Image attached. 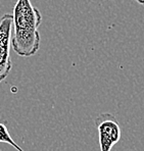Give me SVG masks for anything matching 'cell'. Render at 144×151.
<instances>
[{"label": "cell", "instance_id": "7a4b0ae2", "mask_svg": "<svg viewBox=\"0 0 144 151\" xmlns=\"http://www.w3.org/2000/svg\"><path fill=\"white\" fill-rule=\"evenodd\" d=\"M100 151H110L121 139V127L112 113H101L95 119Z\"/></svg>", "mask_w": 144, "mask_h": 151}, {"label": "cell", "instance_id": "5b68a950", "mask_svg": "<svg viewBox=\"0 0 144 151\" xmlns=\"http://www.w3.org/2000/svg\"><path fill=\"white\" fill-rule=\"evenodd\" d=\"M135 1H137L139 4H141V5H144V0H135Z\"/></svg>", "mask_w": 144, "mask_h": 151}, {"label": "cell", "instance_id": "6da1fadb", "mask_svg": "<svg viewBox=\"0 0 144 151\" xmlns=\"http://www.w3.org/2000/svg\"><path fill=\"white\" fill-rule=\"evenodd\" d=\"M42 14L31 0H17L12 13V46L17 55L29 57L35 55L40 48L41 37L39 26Z\"/></svg>", "mask_w": 144, "mask_h": 151}, {"label": "cell", "instance_id": "277c9868", "mask_svg": "<svg viewBox=\"0 0 144 151\" xmlns=\"http://www.w3.org/2000/svg\"><path fill=\"white\" fill-rule=\"evenodd\" d=\"M0 142L12 146V147L14 148V149H17V151H24L14 141H13V139L12 138V136H10L9 132H8V130H7V127L2 123H0Z\"/></svg>", "mask_w": 144, "mask_h": 151}, {"label": "cell", "instance_id": "3957f363", "mask_svg": "<svg viewBox=\"0 0 144 151\" xmlns=\"http://www.w3.org/2000/svg\"><path fill=\"white\" fill-rule=\"evenodd\" d=\"M12 33V14L5 13L0 19V83L6 79L12 70L10 42Z\"/></svg>", "mask_w": 144, "mask_h": 151}]
</instances>
